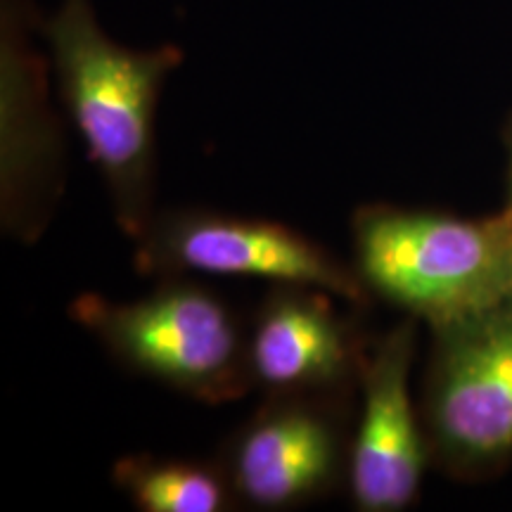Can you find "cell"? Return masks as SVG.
Segmentation results:
<instances>
[{
	"label": "cell",
	"instance_id": "obj_1",
	"mask_svg": "<svg viewBox=\"0 0 512 512\" xmlns=\"http://www.w3.org/2000/svg\"><path fill=\"white\" fill-rule=\"evenodd\" d=\"M46 36L57 83L88 157L100 171L121 233L140 240L155 219V114L178 46L133 50L100 29L91 0H62Z\"/></svg>",
	"mask_w": 512,
	"mask_h": 512
},
{
	"label": "cell",
	"instance_id": "obj_2",
	"mask_svg": "<svg viewBox=\"0 0 512 512\" xmlns=\"http://www.w3.org/2000/svg\"><path fill=\"white\" fill-rule=\"evenodd\" d=\"M351 235L366 290L430 328L512 297V207L465 219L368 204L351 219Z\"/></svg>",
	"mask_w": 512,
	"mask_h": 512
},
{
	"label": "cell",
	"instance_id": "obj_3",
	"mask_svg": "<svg viewBox=\"0 0 512 512\" xmlns=\"http://www.w3.org/2000/svg\"><path fill=\"white\" fill-rule=\"evenodd\" d=\"M69 316L121 366L190 399L219 406L252 387L247 323L209 287L171 275L136 302L83 292Z\"/></svg>",
	"mask_w": 512,
	"mask_h": 512
},
{
	"label": "cell",
	"instance_id": "obj_4",
	"mask_svg": "<svg viewBox=\"0 0 512 512\" xmlns=\"http://www.w3.org/2000/svg\"><path fill=\"white\" fill-rule=\"evenodd\" d=\"M422 389L432 460L456 477H484L512 460V297L437 325Z\"/></svg>",
	"mask_w": 512,
	"mask_h": 512
},
{
	"label": "cell",
	"instance_id": "obj_5",
	"mask_svg": "<svg viewBox=\"0 0 512 512\" xmlns=\"http://www.w3.org/2000/svg\"><path fill=\"white\" fill-rule=\"evenodd\" d=\"M356 396H266L223 444L219 465L238 505L283 512L349 482Z\"/></svg>",
	"mask_w": 512,
	"mask_h": 512
},
{
	"label": "cell",
	"instance_id": "obj_6",
	"mask_svg": "<svg viewBox=\"0 0 512 512\" xmlns=\"http://www.w3.org/2000/svg\"><path fill=\"white\" fill-rule=\"evenodd\" d=\"M136 268L164 278L195 273L318 287L354 306H368L373 297L354 266L297 230L207 209L155 214L136 240Z\"/></svg>",
	"mask_w": 512,
	"mask_h": 512
},
{
	"label": "cell",
	"instance_id": "obj_7",
	"mask_svg": "<svg viewBox=\"0 0 512 512\" xmlns=\"http://www.w3.org/2000/svg\"><path fill=\"white\" fill-rule=\"evenodd\" d=\"M27 0L0 10V216L5 233L36 242L64 190L62 128L48 102L46 64L31 41Z\"/></svg>",
	"mask_w": 512,
	"mask_h": 512
},
{
	"label": "cell",
	"instance_id": "obj_8",
	"mask_svg": "<svg viewBox=\"0 0 512 512\" xmlns=\"http://www.w3.org/2000/svg\"><path fill=\"white\" fill-rule=\"evenodd\" d=\"M418 318L370 344L351 434V503L361 512H399L418 498L432 451L411 396Z\"/></svg>",
	"mask_w": 512,
	"mask_h": 512
},
{
	"label": "cell",
	"instance_id": "obj_9",
	"mask_svg": "<svg viewBox=\"0 0 512 512\" xmlns=\"http://www.w3.org/2000/svg\"><path fill=\"white\" fill-rule=\"evenodd\" d=\"M335 294L306 285H273L247 323L252 387L266 396H358L370 344L342 316Z\"/></svg>",
	"mask_w": 512,
	"mask_h": 512
},
{
	"label": "cell",
	"instance_id": "obj_10",
	"mask_svg": "<svg viewBox=\"0 0 512 512\" xmlns=\"http://www.w3.org/2000/svg\"><path fill=\"white\" fill-rule=\"evenodd\" d=\"M114 484L143 512H226L238 508L226 472L216 463L185 458L126 456L114 465Z\"/></svg>",
	"mask_w": 512,
	"mask_h": 512
},
{
	"label": "cell",
	"instance_id": "obj_11",
	"mask_svg": "<svg viewBox=\"0 0 512 512\" xmlns=\"http://www.w3.org/2000/svg\"><path fill=\"white\" fill-rule=\"evenodd\" d=\"M510 162H508V207H512V128H510Z\"/></svg>",
	"mask_w": 512,
	"mask_h": 512
}]
</instances>
